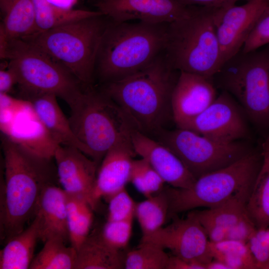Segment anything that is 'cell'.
<instances>
[{
	"instance_id": "1",
	"label": "cell",
	"mask_w": 269,
	"mask_h": 269,
	"mask_svg": "<svg viewBox=\"0 0 269 269\" xmlns=\"http://www.w3.org/2000/svg\"><path fill=\"white\" fill-rule=\"evenodd\" d=\"M4 178L0 184V240L4 245L22 232L44 189L58 182L53 157L5 135L1 137Z\"/></svg>"
},
{
	"instance_id": "2",
	"label": "cell",
	"mask_w": 269,
	"mask_h": 269,
	"mask_svg": "<svg viewBox=\"0 0 269 269\" xmlns=\"http://www.w3.org/2000/svg\"><path fill=\"white\" fill-rule=\"evenodd\" d=\"M179 74L163 52L140 71L99 88L120 108L136 130L153 136L173 120L172 95Z\"/></svg>"
},
{
	"instance_id": "3",
	"label": "cell",
	"mask_w": 269,
	"mask_h": 269,
	"mask_svg": "<svg viewBox=\"0 0 269 269\" xmlns=\"http://www.w3.org/2000/svg\"><path fill=\"white\" fill-rule=\"evenodd\" d=\"M168 23L110 19L99 46L95 80L100 85L116 81L150 64L164 51Z\"/></svg>"
},
{
	"instance_id": "4",
	"label": "cell",
	"mask_w": 269,
	"mask_h": 269,
	"mask_svg": "<svg viewBox=\"0 0 269 269\" xmlns=\"http://www.w3.org/2000/svg\"><path fill=\"white\" fill-rule=\"evenodd\" d=\"M0 57L17 78L19 94L29 102L43 94H51L68 106L85 87L63 64L20 38L0 39Z\"/></svg>"
},
{
	"instance_id": "5",
	"label": "cell",
	"mask_w": 269,
	"mask_h": 269,
	"mask_svg": "<svg viewBox=\"0 0 269 269\" xmlns=\"http://www.w3.org/2000/svg\"><path fill=\"white\" fill-rule=\"evenodd\" d=\"M222 8L199 6L191 15L168 23L164 53L174 69L209 79L219 71L216 23Z\"/></svg>"
},
{
	"instance_id": "6",
	"label": "cell",
	"mask_w": 269,
	"mask_h": 269,
	"mask_svg": "<svg viewBox=\"0 0 269 269\" xmlns=\"http://www.w3.org/2000/svg\"><path fill=\"white\" fill-rule=\"evenodd\" d=\"M110 21L102 14L38 31L20 39L60 62L89 87L94 86L96 56Z\"/></svg>"
},
{
	"instance_id": "7",
	"label": "cell",
	"mask_w": 269,
	"mask_h": 269,
	"mask_svg": "<svg viewBox=\"0 0 269 269\" xmlns=\"http://www.w3.org/2000/svg\"><path fill=\"white\" fill-rule=\"evenodd\" d=\"M68 118L86 155L100 165L108 151L135 130L117 104L100 88H86L71 105Z\"/></svg>"
},
{
	"instance_id": "8",
	"label": "cell",
	"mask_w": 269,
	"mask_h": 269,
	"mask_svg": "<svg viewBox=\"0 0 269 269\" xmlns=\"http://www.w3.org/2000/svg\"><path fill=\"white\" fill-rule=\"evenodd\" d=\"M262 161L261 151L251 150L232 164L200 176L191 187L164 188L168 218L197 208H211L236 196H249Z\"/></svg>"
},
{
	"instance_id": "9",
	"label": "cell",
	"mask_w": 269,
	"mask_h": 269,
	"mask_svg": "<svg viewBox=\"0 0 269 269\" xmlns=\"http://www.w3.org/2000/svg\"><path fill=\"white\" fill-rule=\"evenodd\" d=\"M214 76L219 86L238 100L255 125L269 126V53L241 50Z\"/></svg>"
},
{
	"instance_id": "10",
	"label": "cell",
	"mask_w": 269,
	"mask_h": 269,
	"mask_svg": "<svg viewBox=\"0 0 269 269\" xmlns=\"http://www.w3.org/2000/svg\"><path fill=\"white\" fill-rule=\"evenodd\" d=\"M153 136L179 158L196 179L232 164L251 150L239 141L222 143L185 129H162Z\"/></svg>"
},
{
	"instance_id": "11",
	"label": "cell",
	"mask_w": 269,
	"mask_h": 269,
	"mask_svg": "<svg viewBox=\"0 0 269 269\" xmlns=\"http://www.w3.org/2000/svg\"><path fill=\"white\" fill-rule=\"evenodd\" d=\"M172 222L154 234L143 239L149 242L169 250L173 256L206 267L212 260L210 240L204 228L191 211L185 218L177 216Z\"/></svg>"
},
{
	"instance_id": "12",
	"label": "cell",
	"mask_w": 269,
	"mask_h": 269,
	"mask_svg": "<svg viewBox=\"0 0 269 269\" xmlns=\"http://www.w3.org/2000/svg\"><path fill=\"white\" fill-rule=\"evenodd\" d=\"M244 114L233 96L224 91L203 112L181 129L220 142L232 143L248 135Z\"/></svg>"
},
{
	"instance_id": "13",
	"label": "cell",
	"mask_w": 269,
	"mask_h": 269,
	"mask_svg": "<svg viewBox=\"0 0 269 269\" xmlns=\"http://www.w3.org/2000/svg\"><path fill=\"white\" fill-rule=\"evenodd\" d=\"M96 10L112 21L170 23L193 14L199 6H188L177 0H94Z\"/></svg>"
},
{
	"instance_id": "14",
	"label": "cell",
	"mask_w": 269,
	"mask_h": 269,
	"mask_svg": "<svg viewBox=\"0 0 269 269\" xmlns=\"http://www.w3.org/2000/svg\"><path fill=\"white\" fill-rule=\"evenodd\" d=\"M269 11V0H249L222 9L216 23L223 65L240 51L255 25Z\"/></svg>"
},
{
	"instance_id": "15",
	"label": "cell",
	"mask_w": 269,
	"mask_h": 269,
	"mask_svg": "<svg viewBox=\"0 0 269 269\" xmlns=\"http://www.w3.org/2000/svg\"><path fill=\"white\" fill-rule=\"evenodd\" d=\"M53 157L64 191L84 199L96 210L98 205L93 194L98 164L78 148L59 144L55 145Z\"/></svg>"
},
{
	"instance_id": "16",
	"label": "cell",
	"mask_w": 269,
	"mask_h": 269,
	"mask_svg": "<svg viewBox=\"0 0 269 269\" xmlns=\"http://www.w3.org/2000/svg\"><path fill=\"white\" fill-rule=\"evenodd\" d=\"M217 97L212 79L181 71L171 99L173 120L181 128L193 120Z\"/></svg>"
},
{
	"instance_id": "17",
	"label": "cell",
	"mask_w": 269,
	"mask_h": 269,
	"mask_svg": "<svg viewBox=\"0 0 269 269\" xmlns=\"http://www.w3.org/2000/svg\"><path fill=\"white\" fill-rule=\"evenodd\" d=\"M136 154L131 135L118 141L108 151L99 165L94 190V199L98 205L102 198L108 201L126 188Z\"/></svg>"
},
{
	"instance_id": "18",
	"label": "cell",
	"mask_w": 269,
	"mask_h": 269,
	"mask_svg": "<svg viewBox=\"0 0 269 269\" xmlns=\"http://www.w3.org/2000/svg\"><path fill=\"white\" fill-rule=\"evenodd\" d=\"M131 139L136 154L146 160L165 183L179 188L191 187L196 179L179 158L155 139L134 130Z\"/></svg>"
},
{
	"instance_id": "19",
	"label": "cell",
	"mask_w": 269,
	"mask_h": 269,
	"mask_svg": "<svg viewBox=\"0 0 269 269\" xmlns=\"http://www.w3.org/2000/svg\"><path fill=\"white\" fill-rule=\"evenodd\" d=\"M67 194L55 184L46 186L40 196L35 215L39 218V240L53 237L69 241L67 219Z\"/></svg>"
},
{
	"instance_id": "20",
	"label": "cell",
	"mask_w": 269,
	"mask_h": 269,
	"mask_svg": "<svg viewBox=\"0 0 269 269\" xmlns=\"http://www.w3.org/2000/svg\"><path fill=\"white\" fill-rule=\"evenodd\" d=\"M28 102L55 145L76 147L86 154L85 148L73 132L68 119L57 103L56 96L51 94L40 95Z\"/></svg>"
},
{
	"instance_id": "21",
	"label": "cell",
	"mask_w": 269,
	"mask_h": 269,
	"mask_svg": "<svg viewBox=\"0 0 269 269\" xmlns=\"http://www.w3.org/2000/svg\"><path fill=\"white\" fill-rule=\"evenodd\" d=\"M249 197L236 196L219 205L191 211L204 228L211 242L223 241L227 240L229 232L233 227L249 216L246 210Z\"/></svg>"
},
{
	"instance_id": "22",
	"label": "cell",
	"mask_w": 269,
	"mask_h": 269,
	"mask_svg": "<svg viewBox=\"0 0 269 269\" xmlns=\"http://www.w3.org/2000/svg\"><path fill=\"white\" fill-rule=\"evenodd\" d=\"M125 256L109 245L100 233L89 235L77 250L75 269H124Z\"/></svg>"
},
{
	"instance_id": "23",
	"label": "cell",
	"mask_w": 269,
	"mask_h": 269,
	"mask_svg": "<svg viewBox=\"0 0 269 269\" xmlns=\"http://www.w3.org/2000/svg\"><path fill=\"white\" fill-rule=\"evenodd\" d=\"M39 218L35 215L30 225L12 237L0 252V269H27L34 257L39 240Z\"/></svg>"
},
{
	"instance_id": "24",
	"label": "cell",
	"mask_w": 269,
	"mask_h": 269,
	"mask_svg": "<svg viewBox=\"0 0 269 269\" xmlns=\"http://www.w3.org/2000/svg\"><path fill=\"white\" fill-rule=\"evenodd\" d=\"M261 152L262 165L246 203L247 213L257 229L269 227V134Z\"/></svg>"
},
{
	"instance_id": "25",
	"label": "cell",
	"mask_w": 269,
	"mask_h": 269,
	"mask_svg": "<svg viewBox=\"0 0 269 269\" xmlns=\"http://www.w3.org/2000/svg\"><path fill=\"white\" fill-rule=\"evenodd\" d=\"M37 31L33 0H12L0 26V38H22Z\"/></svg>"
},
{
	"instance_id": "26",
	"label": "cell",
	"mask_w": 269,
	"mask_h": 269,
	"mask_svg": "<svg viewBox=\"0 0 269 269\" xmlns=\"http://www.w3.org/2000/svg\"><path fill=\"white\" fill-rule=\"evenodd\" d=\"M169 202L163 189L161 192L136 203L134 217L139 223L141 239L161 229L168 219Z\"/></svg>"
},
{
	"instance_id": "27",
	"label": "cell",
	"mask_w": 269,
	"mask_h": 269,
	"mask_svg": "<svg viewBox=\"0 0 269 269\" xmlns=\"http://www.w3.org/2000/svg\"><path fill=\"white\" fill-rule=\"evenodd\" d=\"M33 2L37 31L50 29L102 14L97 10L63 8L51 3L48 0H33Z\"/></svg>"
},
{
	"instance_id": "28",
	"label": "cell",
	"mask_w": 269,
	"mask_h": 269,
	"mask_svg": "<svg viewBox=\"0 0 269 269\" xmlns=\"http://www.w3.org/2000/svg\"><path fill=\"white\" fill-rule=\"evenodd\" d=\"M61 238L53 237L44 243L40 251L34 256L30 269H75L77 250L67 247Z\"/></svg>"
},
{
	"instance_id": "29",
	"label": "cell",
	"mask_w": 269,
	"mask_h": 269,
	"mask_svg": "<svg viewBox=\"0 0 269 269\" xmlns=\"http://www.w3.org/2000/svg\"><path fill=\"white\" fill-rule=\"evenodd\" d=\"M66 208L69 242L77 250L89 235L94 210L84 199L68 194Z\"/></svg>"
},
{
	"instance_id": "30",
	"label": "cell",
	"mask_w": 269,
	"mask_h": 269,
	"mask_svg": "<svg viewBox=\"0 0 269 269\" xmlns=\"http://www.w3.org/2000/svg\"><path fill=\"white\" fill-rule=\"evenodd\" d=\"M210 248L213 259L225 264L229 269H257L247 242L236 240L210 242Z\"/></svg>"
},
{
	"instance_id": "31",
	"label": "cell",
	"mask_w": 269,
	"mask_h": 269,
	"mask_svg": "<svg viewBox=\"0 0 269 269\" xmlns=\"http://www.w3.org/2000/svg\"><path fill=\"white\" fill-rule=\"evenodd\" d=\"M170 256L156 244L141 242L125 255L126 269H167Z\"/></svg>"
},
{
	"instance_id": "32",
	"label": "cell",
	"mask_w": 269,
	"mask_h": 269,
	"mask_svg": "<svg viewBox=\"0 0 269 269\" xmlns=\"http://www.w3.org/2000/svg\"><path fill=\"white\" fill-rule=\"evenodd\" d=\"M130 182L146 198L161 192L165 183L149 163L142 158L133 160Z\"/></svg>"
},
{
	"instance_id": "33",
	"label": "cell",
	"mask_w": 269,
	"mask_h": 269,
	"mask_svg": "<svg viewBox=\"0 0 269 269\" xmlns=\"http://www.w3.org/2000/svg\"><path fill=\"white\" fill-rule=\"evenodd\" d=\"M133 219L107 221L100 232L103 239L113 248L122 251L130 242Z\"/></svg>"
},
{
	"instance_id": "34",
	"label": "cell",
	"mask_w": 269,
	"mask_h": 269,
	"mask_svg": "<svg viewBox=\"0 0 269 269\" xmlns=\"http://www.w3.org/2000/svg\"><path fill=\"white\" fill-rule=\"evenodd\" d=\"M107 221H121L134 218L136 206L125 188L118 192L108 200Z\"/></svg>"
},
{
	"instance_id": "35",
	"label": "cell",
	"mask_w": 269,
	"mask_h": 269,
	"mask_svg": "<svg viewBox=\"0 0 269 269\" xmlns=\"http://www.w3.org/2000/svg\"><path fill=\"white\" fill-rule=\"evenodd\" d=\"M247 243L257 269H269V227L257 229Z\"/></svg>"
},
{
	"instance_id": "36",
	"label": "cell",
	"mask_w": 269,
	"mask_h": 269,
	"mask_svg": "<svg viewBox=\"0 0 269 269\" xmlns=\"http://www.w3.org/2000/svg\"><path fill=\"white\" fill-rule=\"evenodd\" d=\"M269 43V11L258 21L245 41L242 51L247 53L256 50Z\"/></svg>"
},
{
	"instance_id": "37",
	"label": "cell",
	"mask_w": 269,
	"mask_h": 269,
	"mask_svg": "<svg viewBox=\"0 0 269 269\" xmlns=\"http://www.w3.org/2000/svg\"><path fill=\"white\" fill-rule=\"evenodd\" d=\"M17 78L14 72L7 67L0 70V94H7L17 85Z\"/></svg>"
},
{
	"instance_id": "38",
	"label": "cell",
	"mask_w": 269,
	"mask_h": 269,
	"mask_svg": "<svg viewBox=\"0 0 269 269\" xmlns=\"http://www.w3.org/2000/svg\"><path fill=\"white\" fill-rule=\"evenodd\" d=\"M181 3L188 6H202L213 7H226L235 4L240 0H177Z\"/></svg>"
},
{
	"instance_id": "39",
	"label": "cell",
	"mask_w": 269,
	"mask_h": 269,
	"mask_svg": "<svg viewBox=\"0 0 269 269\" xmlns=\"http://www.w3.org/2000/svg\"><path fill=\"white\" fill-rule=\"evenodd\" d=\"M167 269H206L205 266L180 259L174 256H170Z\"/></svg>"
},
{
	"instance_id": "40",
	"label": "cell",
	"mask_w": 269,
	"mask_h": 269,
	"mask_svg": "<svg viewBox=\"0 0 269 269\" xmlns=\"http://www.w3.org/2000/svg\"><path fill=\"white\" fill-rule=\"evenodd\" d=\"M207 269H229V268L222 262L213 259L207 265Z\"/></svg>"
},
{
	"instance_id": "41",
	"label": "cell",
	"mask_w": 269,
	"mask_h": 269,
	"mask_svg": "<svg viewBox=\"0 0 269 269\" xmlns=\"http://www.w3.org/2000/svg\"><path fill=\"white\" fill-rule=\"evenodd\" d=\"M12 0H0L1 10L5 14Z\"/></svg>"
},
{
	"instance_id": "42",
	"label": "cell",
	"mask_w": 269,
	"mask_h": 269,
	"mask_svg": "<svg viewBox=\"0 0 269 269\" xmlns=\"http://www.w3.org/2000/svg\"><path fill=\"white\" fill-rule=\"evenodd\" d=\"M91 1L93 2L94 0H90Z\"/></svg>"
}]
</instances>
